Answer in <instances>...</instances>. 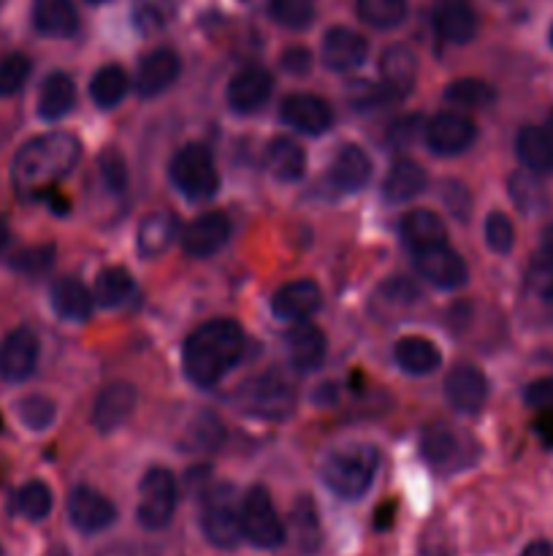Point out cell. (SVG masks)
Instances as JSON below:
<instances>
[{"instance_id": "39", "label": "cell", "mask_w": 553, "mask_h": 556, "mask_svg": "<svg viewBox=\"0 0 553 556\" xmlns=\"http://www.w3.org/2000/svg\"><path fill=\"white\" fill-rule=\"evenodd\" d=\"M445 103L455 109H488L497 101V90L483 79H455L445 87Z\"/></svg>"}, {"instance_id": "5", "label": "cell", "mask_w": 553, "mask_h": 556, "mask_svg": "<svg viewBox=\"0 0 553 556\" xmlns=\"http://www.w3.org/2000/svg\"><path fill=\"white\" fill-rule=\"evenodd\" d=\"M233 405L249 418L260 421H285L296 407V391L280 375H258L239 386Z\"/></svg>"}, {"instance_id": "44", "label": "cell", "mask_w": 553, "mask_h": 556, "mask_svg": "<svg viewBox=\"0 0 553 556\" xmlns=\"http://www.w3.org/2000/svg\"><path fill=\"white\" fill-rule=\"evenodd\" d=\"M16 416H20V421L25 424L30 432H43V429H49L54 424L57 405L43 394L22 396V400L16 402Z\"/></svg>"}, {"instance_id": "2", "label": "cell", "mask_w": 553, "mask_h": 556, "mask_svg": "<svg viewBox=\"0 0 553 556\" xmlns=\"http://www.w3.org/2000/svg\"><path fill=\"white\" fill-rule=\"evenodd\" d=\"M81 144L74 134L52 130L25 141L11 161V185L20 195H43L79 163Z\"/></svg>"}, {"instance_id": "45", "label": "cell", "mask_w": 553, "mask_h": 556, "mask_svg": "<svg viewBox=\"0 0 553 556\" xmlns=\"http://www.w3.org/2000/svg\"><path fill=\"white\" fill-rule=\"evenodd\" d=\"M54 253H57L54 244H36V248L20 250L11 258V269L25 277H41L54 266Z\"/></svg>"}, {"instance_id": "35", "label": "cell", "mask_w": 553, "mask_h": 556, "mask_svg": "<svg viewBox=\"0 0 553 556\" xmlns=\"http://www.w3.org/2000/svg\"><path fill=\"white\" fill-rule=\"evenodd\" d=\"M128 87L130 79L123 65H103L90 79V98L98 109H114L128 96Z\"/></svg>"}, {"instance_id": "61", "label": "cell", "mask_w": 553, "mask_h": 556, "mask_svg": "<svg viewBox=\"0 0 553 556\" xmlns=\"http://www.w3.org/2000/svg\"><path fill=\"white\" fill-rule=\"evenodd\" d=\"M551 47H553V25H551Z\"/></svg>"}, {"instance_id": "56", "label": "cell", "mask_w": 553, "mask_h": 556, "mask_svg": "<svg viewBox=\"0 0 553 556\" xmlns=\"http://www.w3.org/2000/svg\"><path fill=\"white\" fill-rule=\"evenodd\" d=\"M535 432L540 434L542 443H545L548 448H551V445H553V410H545V416H542L540 421H537Z\"/></svg>"}, {"instance_id": "46", "label": "cell", "mask_w": 553, "mask_h": 556, "mask_svg": "<svg viewBox=\"0 0 553 556\" xmlns=\"http://www.w3.org/2000/svg\"><path fill=\"white\" fill-rule=\"evenodd\" d=\"M510 199H513V204L518 206L520 212H526V215H531V212L540 210V206L545 204L542 188L537 185L535 177H529V174H513V177H510Z\"/></svg>"}, {"instance_id": "24", "label": "cell", "mask_w": 553, "mask_h": 556, "mask_svg": "<svg viewBox=\"0 0 553 556\" xmlns=\"http://www.w3.org/2000/svg\"><path fill=\"white\" fill-rule=\"evenodd\" d=\"M434 30L448 43H470L477 36V16L466 0H437L432 11Z\"/></svg>"}, {"instance_id": "21", "label": "cell", "mask_w": 553, "mask_h": 556, "mask_svg": "<svg viewBox=\"0 0 553 556\" xmlns=\"http://www.w3.org/2000/svg\"><path fill=\"white\" fill-rule=\"evenodd\" d=\"M179 68H182V63H179V54L173 49H155L146 58H141L139 71H136V92L141 98L163 96L177 81Z\"/></svg>"}, {"instance_id": "60", "label": "cell", "mask_w": 553, "mask_h": 556, "mask_svg": "<svg viewBox=\"0 0 553 556\" xmlns=\"http://www.w3.org/2000/svg\"><path fill=\"white\" fill-rule=\"evenodd\" d=\"M85 3H92V5H98V3H108V0H85Z\"/></svg>"}, {"instance_id": "36", "label": "cell", "mask_w": 553, "mask_h": 556, "mask_svg": "<svg viewBox=\"0 0 553 556\" xmlns=\"http://www.w3.org/2000/svg\"><path fill=\"white\" fill-rule=\"evenodd\" d=\"M291 527H293V541L301 548L304 554H314L323 543V532H320L318 510H314L312 497H298L291 510Z\"/></svg>"}, {"instance_id": "48", "label": "cell", "mask_w": 553, "mask_h": 556, "mask_svg": "<svg viewBox=\"0 0 553 556\" xmlns=\"http://www.w3.org/2000/svg\"><path fill=\"white\" fill-rule=\"evenodd\" d=\"M98 168H101L103 185L112 190L114 195H123L128 190V166H125V157L119 155V150L106 147L98 157Z\"/></svg>"}, {"instance_id": "25", "label": "cell", "mask_w": 553, "mask_h": 556, "mask_svg": "<svg viewBox=\"0 0 553 556\" xmlns=\"http://www.w3.org/2000/svg\"><path fill=\"white\" fill-rule=\"evenodd\" d=\"M285 351L296 372H314L325 358V334L318 326L298 320L285 334Z\"/></svg>"}, {"instance_id": "12", "label": "cell", "mask_w": 553, "mask_h": 556, "mask_svg": "<svg viewBox=\"0 0 553 556\" xmlns=\"http://www.w3.org/2000/svg\"><path fill=\"white\" fill-rule=\"evenodd\" d=\"M280 119L291 125L293 130H298V134L323 136L334 125V109L320 96H312V92H293L282 101Z\"/></svg>"}, {"instance_id": "62", "label": "cell", "mask_w": 553, "mask_h": 556, "mask_svg": "<svg viewBox=\"0 0 553 556\" xmlns=\"http://www.w3.org/2000/svg\"><path fill=\"white\" fill-rule=\"evenodd\" d=\"M0 429H3V421H0Z\"/></svg>"}, {"instance_id": "63", "label": "cell", "mask_w": 553, "mask_h": 556, "mask_svg": "<svg viewBox=\"0 0 553 556\" xmlns=\"http://www.w3.org/2000/svg\"><path fill=\"white\" fill-rule=\"evenodd\" d=\"M0 556H3V548H0Z\"/></svg>"}, {"instance_id": "55", "label": "cell", "mask_w": 553, "mask_h": 556, "mask_svg": "<svg viewBox=\"0 0 553 556\" xmlns=\"http://www.w3.org/2000/svg\"><path fill=\"white\" fill-rule=\"evenodd\" d=\"M535 261H542V264H553V223L542 231L540 248H537Z\"/></svg>"}, {"instance_id": "53", "label": "cell", "mask_w": 553, "mask_h": 556, "mask_svg": "<svg viewBox=\"0 0 553 556\" xmlns=\"http://www.w3.org/2000/svg\"><path fill=\"white\" fill-rule=\"evenodd\" d=\"M312 63H314L312 52H309L307 47H291V49H285L280 58L282 71L291 76H307L309 71H312Z\"/></svg>"}, {"instance_id": "52", "label": "cell", "mask_w": 553, "mask_h": 556, "mask_svg": "<svg viewBox=\"0 0 553 556\" xmlns=\"http://www.w3.org/2000/svg\"><path fill=\"white\" fill-rule=\"evenodd\" d=\"M426 130V119L421 114H407V117H399L388 130V141L396 147V150H407L417 141V136Z\"/></svg>"}, {"instance_id": "4", "label": "cell", "mask_w": 553, "mask_h": 556, "mask_svg": "<svg viewBox=\"0 0 553 556\" xmlns=\"http://www.w3.org/2000/svg\"><path fill=\"white\" fill-rule=\"evenodd\" d=\"M168 179L184 199L195 201V204L215 199L217 190H220L215 157L204 144L179 147L168 163Z\"/></svg>"}, {"instance_id": "8", "label": "cell", "mask_w": 553, "mask_h": 556, "mask_svg": "<svg viewBox=\"0 0 553 556\" xmlns=\"http://www.w3.org/2000/svg\"><path fill=\"white\" fill-rule=\"evenodd\" d=\"M177 510V481L166 467H152L141 478V503L136 516L144 530H166Z\"/></svg>"}, {"instance_id": "47", "label": "cell", "mask_w": 553, "mask_h": 556, "mask_svg": "<svg viewBox=\"0 0 553 556\" xmlns=\"http://www.w3.org/2000/svg\"><path fill=\"white\" fill-rule=\"evenodd\" d=\"M486 244L488 250H493L497 255H507L515 244V228L504 212L493 210L486 217Z\"/></svg>"}, {"instance_id": "13", "label": "cell", "mask_w": 553, "mask_h": 556, "mask_svg": "<svg viewBox=\"0 0 553 556\" xmlns=\"http://www.w3.org/2000/svg\"><path fill=\"white\" fill-rule=\"evenodd\" d=\"M231 239V220L226 212H204L182 231V250L190 258H211Z\"/></svg>"}, {"instance_id": "30", "label": "cell", "mask_w": 553, "mask_h": 556, "mask_svg": "<svg viewBox=\"0 0 553 556\" xmlns=\"http://www.w3.org/2000/svg\"><path fill=\"white\" fill-rule=\"evenodd\" d=\"M33 27L47 38H70L79 30V14L70 0H33Z\"/></svg>"}, {"instance_id": "18", "label": "cell", "mask_w": 553, "mask_h": 556, "mask_svg": "<svg viewBox=\"0 0 553 556\" xmlns=\"http://www.w3.org/2000/svg\"><path fill=\"white\" fill-rule=\"evenodd\" d=\"M445 396H448L450 407L464 416H475L483 410L488 400V380L472 364H455L445 378Z\"/></svg>"}, {"instance_id": "43", "label": "cell", "mask_w": 553, "mask_h": 556, "mask_svg": "<svg viewBox=\"0 0 553 556\" xmlns=\"http://www.w3.org/2000/svg\"><path fill=\"white\" fill-rule=\"evenodd\" d=\"M269 14L287 30H307L314 20V0H269Z\"/></svg>"}, {"instance_id": "51", "label": "cell", "mask_w": 553, "mask_h": 556, "mask_svg": "<svg viewBox=\"0 0 553 556\" xmlns=\"http://www.w3.org/2000/svg\"><path fill=\"white\" fill-rule=\"evenodd\" d=\"M168 22V5L163 0H136L133 5V25L139 33L150 36V33L163 30Z\"/></svg>"}, {"instance_id": "23", "label": "cell", "mask_w": 553, "mask_h": 556, "mask_svg": "<svg viewBox=\"0 0 553 556\" xmlns=\"http://www.w3.org/2000/svg\"><path fill=\"white\" fill-rule=\"evenodd\" d=\"M136 389L130 383H112L98 394L92 407V427L101 434H112L133 416L136 410Z\"/></svg>"}, {"instance_id": "26", "label": "cell", "mask_w": 553, "mask_h": 556, "mask_svg": "<svg viewBox=\"0 0 553 556\" xmlns=\"http://www.w3.org/2000/svg\"><path fill=\"white\" fill-rule=\"evenodd\" d=\"M49 302H52V309L63 320L85 324L92 315L95 296H92L90 288L81 280H76V277H60V280H54L52 291H49Z\"/></svg>"}, {"instance_id": "3", "label": "cell", "mask_w": 553, "mask_h": 556, "mask_svg": "<svg viewBox=\"0 0 553 556\" xmlns=\"http://www.w3.org/2000/svg\"><path fill=\"white\" fill-rule=\"evenodd\" d=\"M377 465L380 454L374 445H345L323 456L320 481L339 500H358L372 486Z\"/></svg>"}, {"instance_id": "49", "label": "cell", "mask_w": 553, "mask_h": 556, "mask_svg": "<svg viewBox=\"0 0 553 556\" xmlns=\"http://www.w3.org/2000/svg\"><path fill=\"white\" fill-rule=\"evenodd\" d=\"M30 60L25 54H9V58L0 63V98L16 96V92L25 87L27 76H30Z\"/></svg>"}, {"instance_id": "50", "label": "cell", "mask_w": 553, "mask_h": 556, "mask_svg": "<svg viewBox=\"0 0 553 556\" xmlns=\"http://www.w3.org/2000/svg\"><path fill=\"white\" fill-rule=\"evenodd\" d=\"M439 199H442V204L448 206V212L455 220H470L472 204H475V201H472L470 188H466L464 182H459V179H445V182L439 185Z\"/></svg>"}, {"instance_id": "38", "label": "cell", "mask_w": 553, "mask_h": 556, "mask_svg": "<svg viewBox=\"0 0 553 556\" xmlns=\"http://www.w3.org/2000/svg\"><path fill=\"white\" fill-rule=\"evenodd\" d=\"M133 293V277H130L128 269H123V266H106V269L98 275L95 280V302L101 304V307L106 309H114L119 307V304L128 302V296Z\"/></svg>"}, {"instance_id": "20", "label": "cell", "mask_w": 553, "mask_h": 556, "mask_svg": "<svg viewBox=\"0 0 553 556\" xmlns=\"http://www.w3.org/2000/svg\"><path fill=\"white\" fill-rule=\"evenodd\" d=\"M320 304H323V293H320L318 282L293 280L276 288L274 296H271V313L287 324H298V320H307L309 315L318 313Z\"/></svg>"}, {"instance_id": "58", "label": "cell", "mask_w": 553, "mask_h": 556, "mask_svg": "<svg viewBox=\"0 0 553 556\" xmlns=\"http://www.w3.org/2000/svg\"><path fill=\"white\" fill-rule=\"evenodd\" d=\"M520 556H553V543L551 541H531L529 546L520 552Z\"/></svg>"}, {"instance_id": "40", "label": "cell", "mask_w": 553, "mask_h": 556, "mask_svg": "<svg viewBox=\"0 0 553 556\" xmlns=\"http://www.w3.org/2000/svg\"><path fill=\"white\" fill-rule=\"evenodd\" d=\"M421 454L432 467H448L455 459V454H459V438L445 424H434V427H426V432H423Z\"/></svg>"}, {"instance_id": "9", "label": "cell", "mask_w": 553, "mask_h": 556, "mask_svg": "<svg viewBox=\"0 0 553 556\" xmlns=\"http://www.w3.org/2000/svg\"><path fill=\"white\" fill-rule=\"evenodd\" d=\"M412 266H415L423 280L432 282L434 288H442V291H455V288L466 286V280H470V269H466L464 258L448 242L412 250Z\"/></svg>"}, {"instance_id": "59", "label": "cell", "mask_w": 553, "mask_h": 556, "mask_svg": "<svg viewBox=\"0 0 553 556\" xmlns=\"http://www.w3.org/2000/svg\"><path fill=\"white\" fill-rule=\"evenodd\" d=\"M5 242H9V223H5L3 217H0V253H3Z\"/></svg>"}, {"instance_id": "34", "label": "cell", "mask_w": 553, "mask_h": 556, "mask_svg": "<svg viewBox=\"0 0 553 556\" xmlns=\"http://www.w3.org/2000/svg\"><path fill=\"white\" fill-rule=\"evenodd\" d=\"M399 237L407 248L417 250V248H426V244L445 242V237H448V228H445V220L437 215V212L412 210L401 217Z\"/></svg>"}, {"instance_id": "57", "label": "cell", "mask_w": 553, "mask_h": 556, "mask_svg": "<svg viewBox=\"0 0 553 556\" xmlns=\"http://www.w3.org/2000/svg\"><path fill=\"white\" fill-rule=\"evenodd\" d=\"M394 510H396L394 503L380 505L377 514H374V527H377V530H388V527L394 525Z\"/></svg>"}, {"instance_id": "27", "label": "cell", "mask_w": 553, "mask_h": 556, "mask_svg": "<svg viewBox=\"0 0 553 556\" xmlns=\"http://www.w3.org/2000/svg\"><path fill=\"white\" fill-rule=\"evenodd\" d=\"M515 155L529 174L553 172V134L540 125H524L515 136Z\"/></svg>"}, {"instance_id": "1", "label": "cell", "mask_w": 553, "mask_h": 556, "mask_svg": "<svg viewBox=\"0 0 553 556\" xmlns=\"http://www.w3.org/2000/svg\"><path fill=\"white\" fill-rule=\"evenodd\" d=\"M247 340L233 318H215L193 329L182 348L184 378L198 389L217 386L239 362Z\"/></svg>"}, {"instance_id": "7", "label": "cell", "mask_w": 553, "mask_h": 556, "mask_svg": "<svg viewBox=\"0 0 553 556\" xmlns=\"http://www.w3.org/2000/svg\"><path fill=\"white\" fill-rule=\"evenodd\" d=\"M239 519H242V535L255 548L274 552L285 543V527L276 516L271 494L263 486H253L244 494L242 505H239Z\"/></svg>"}, {"instance_id": "17", "label": "cell", "mask_w": 553, "mask_h": 556, "mask_svg": "<svg viewBox=\"0 0 553 556\" xmlns=\"http://www.w3.org/2000/svg\"><path fill=\"white\" fill-rule=\"evenodd\" d=\"M380 76H383L380 87L390 98V103L407 98L417 79L415 52L410 47H404V43H390V47H385V52L380 54Z\"/></svg>"}, {"instance_id": "29", "label": "cell", "mask_w": 553, "mask_h": 556, "mask_svg": "<svg viewBox=\"0 0 553 556\" xmlns=\"http://www.w3.org/2000/svg\"><path fill=\"white\" fill-rule=\"evenodd\" d=\"M266 168L276 182H298L307 172V152L298 141L287 139V136H276L266 147Z\"/></svg>"}, {"instance_id": "42", "label": "cell", "mask_w": 553, "mask_h": 556, "mask_svg": "<svg viewBox=\"0 0 553 556\" xmlns=\"http://www.w3.org/2000/svg\"><path fill=\"white\" fill-rule=\"evenodd\" d=\"M16 514L25 516L27 521H43L52 510V492H49L47 483L30 481L16 492L14 500Z\"/></svg>"}, {"instance_id": "19", "label": "cell", "mask_w": 553, "mask_h": 556, "mask_svg": "<svg viewBox=\"0 0 553 556\" xmlns=\"http://www.w3.org/2000/svg\"><path fill=\"white\" fill-rule=\"evenodd\" d=\"M68 519L85 535H95L117 521V508L95 489L79 486L68 497Z\"/></svg>"}, {"instance_id": "10", "label": "cell", "mask_w": 553, "mask_h": 556, "mask_svg": "<svg viewBox=\"0 0 553 556\" xmlns=\"http://www.w3.org/2000/svg\"><path fill=\"white\" fill-rule=\"evenodd\" d=\"M423 139H426L428 150L434 155H461V152L470 150L477 139V128L470 117L459 112H439L434 114L426 123L423 130Z\"/></svg>"}, {"instance_id": "37", "label": "cell", "mask_w": 553, "mask_h": 556, "mask_svg": "<svg viewBox=\"0 0 553 556\" xmlns=\"http://www.w3.org/2000/svg\"><path fill=\"white\" fill-rule=\"evenodd\" d=\"M226 443V424L211 410H201L188 424V445L201 454H215Z\"/></svg>"}, {"instance_id": "14", "label": "cell", "mask_w": 553, "mask_h": 556, "mask_svg": "<svg viewBox=\"0 0 553 556\" xmlns=\"http://www.w3.org/2000/svg\"><path fill=\"white\" fill-rule=\"evenodd\" d=\"M369 177H372V157L361 147L347 144L331 161L323 185L336 195H352L369 182Z\"/></svg>"}, {"instance_id": "28", "label": "cell", "mask_w": 553, "mask_h": 556, "mask_svg": "<svg viewBox=\"0 0 553 556\" xmlns=\"http://www.w3.org/2000/svg\"><path fill=\"white\" fill-rule=\"evenodd\" d=\"M426 185L428 177L421 163L410 161V157H399V161L390 163L388 174L383 179V199L388 204H407L415 195H421Z\"/></svg>"}, {"instance_id": "22", "label": "cell", "mask_w": 553, "mask_h": 556, "mask_svg": "<svg viewBox=\"0 0 553 556\" xmlns=\"http://www.w3.org/2000/svg\"><path fill=\"white\" fill-rule=\"evenodd\" d=\"M417 299H421V291H417L415 282L410 277H390L385 280L377 291L369 299V315L380 324H394L399 315H404L407 309L415 307Z\"/></svg>"}, {"instance_id": "31", "label": "cell", "mask_w": 553, "mask_h": 556, "mask_svg": "<svg viewBox=\"0 0 553 556\" xmlns=\"http://www.w3.org/2000/svg\"><path fill=\"white\" fill-rule=\"evenodd\" d=\"M76 106V85L68 74L54 71L41 81L38 90V117L43 123H57L63 119L70 109Z\"/></svg>"}, {"instance_id": "33", "label": "cell", "mask_w": 553, "mask_h": 556, "mask_svg": "<svg viewBox=\"0 0 553 556\" xmlns=\"http://www.w3.org/2000/svg\"><path fill=\"white\" fill-rule=\"evenodd\" d=\"M179 233V220L171 212H152L141 220L139 233H136V248L141 258H157L173 244Z\"/></svg>"}, {"instance_id": "32", "label": "cell", "mask_w": 553, "mask_h": 556, "mask_svg": "<svg viewBox=\"0 0 553 556\" xmlns=\"http://www.w3.org/2000/svg\"><path fill=\"white\" fill-rule=\"evenodd\" d=\"M394 362L399 364L401 372L423 378V375L437 372L442 364V353L426 337H404L394 345Z\"/></svg>"}, {"instance_id": "41", "label": "cell", "mask_w": 553, "mask_h": 556, "mask_svg": "<svg viewBox=\"0 0 553 556\" xmlns=\"http://www.w3.org/2000/svg\"><path fill=\"white\" fill-rule=\"evenodd\" d=\"M358 16L377 30H390L407 16V0H358Z\"/></svg>"}, {"instance_id": "11", "label": "cell", "mask_w": 553, "mask_h": 556, "mask_svg": "<svg viewBox=\"0 0 553 556\" xmlns=\"http://www.w3.org/2000/svg\"><path fill=\"white\" fill-rule=\"evenodd\" d=\"M369 54V41L352 27H329L320 43V60L329 71L334 74H347V71H356L366 63Z\"/></svg>"}, {"instance_id": "54", "label": "cell", "mask_w": 553, "mask_h": 556, "mask_svg": "<svg viewBox=\"0 0 553 556\" xmlns=\"http://www.w3.org/2000/svg\"><path fill=\"white\" fill-rule=\"evenodd\" d=\"M524 400L526 405L535 407V410H553V378H542L526 386Z\"/></svg>"}, {"instance_id": "16", "label": "cell", "mask_w": 553, "mask_h": 556, "mask_svg": "<svg viewBox=\"0 0 553 556\" xmlns=\"http://www.w3.org/2000/svg\"><path fill=\"white\" fill-rule=\"evenodd\" d=\"M38 340L27 326H20L0 342V378L5 383H22L36 372Z\"/></svg>"}, {"instance_id": "15", "label": "cell", "mask_w": 553, "mask_h": 556, "mask_svg": "<svg viewBox=\"0 0 553 556\" xmlns=\"http://www.w3.org/2000/svg\"><path fill=\"white\" fill-rule=\"evenodd\" d=\"M271 92H274V76L260 65H249L228 81L226 96L228 106L236 114H255L269 103Z\"/></svg>"}, {"instance_id": "6", "label": "cell", "mask_w": 553, "mask_h": 556, "mask_svg": "<svg viewBox=\"0 0 553 556\" xmlns=\"http://www.w3.org/2000/svg\"><path fill=\"white\" fill-rule=\"evenodd\" d=\"M201 530L211 546L226 548V552L239 546L244 535L242 519H239L236 489L231 483H217V486L206 489L204 505H201Z\"/></svg>"}]
</instances>
